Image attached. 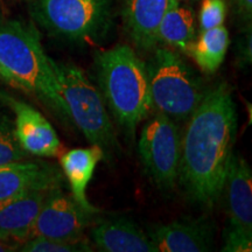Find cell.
I'll list each match as a JSON object with an SVG mask.
<instances>
[{
  "label": "cell",
  "instance_id": "obj_1",
  "mask_svg": "<svg viewBox=\"0 0 252 252\" xmlns=\"http://www.w3.org/2000/svg\"><path fill=\"white\" fill-rule=\"evenodd\" d=\"M237 133V110L226 83L208 89L181 137L179 180L191 202L213 208L222 195Z\"/></svg>",
  "mask_w": 252,
  "mask_h": 252
},
{
  "label": "cell",
  "instance_id": "obj_2",
  "mask_svg": "<svg viewBox=\"0 0 252 252\" xmlns=\"http://www.w3.org/2000/svg\"><path fill=\"white\" fill-rule=\"evenodd\" d=\"M99 93L115 121L130 137L152 111L146 63L127 45L94 55Z\"/></svg>",
  "mask_w": 252,
  "mask_h": 252
},
{
  "label": "cell",
  "instance_id": "obj_3",
  "mask_svg": "<svg viewBox=\"0 0 252 252\" xmlns=\"http://www.w3.org/2000/svg\"><path fill=\"white\" fill-rule=\"evenodd\" d=\"M52 61L33 25L0 20V65L19 82L24 91L34 94L62 118H68Z\"/></svg>",
  "mask_w": 252,
  "mask_h": 252
},
{
  "label": "cell",
  "instance_id": "obj_4",
  "mask_svg": "<svg viewBox=\"0 0 252 252\" xmlns=\"http://www.w3.org/2000/svg\"><path fill=\"white\" fill-rule=\"evenodd\" d=\"M146 69L152 110L176 123L187 122L208 91L202 78L166 47L154 50Z\"/></svg>",
  "mask_w": 252,
  "mask_h": 252
},
{
  "label": "cell",
  "instance_id": "obj_5",
  "mask_svg": "<svg viewBox=\"0 0 252 252\" xmlns=\"http://www.w3.org/2000/svg\"><path fill=\"white\" fill-rule=\"evenodd\" d=\"M52 65L68 118L91 145L99 146L111 158L119 151V144L99 90L75 64L53 60Z\"/></svg>",
  "mask_w": 252,
  "mask_h": 252
},
{
  "label": "cell",
  "instance_id": "obj_6",
  "mask_svg": "<svg viewBox=\"0 0 252 252\" xmlns=\"http://www.w3.org/2000/svg\"><path fill=\"white\" fill-rule=\"evenodd\" d=\"M33 17L53 35L91 42L109 30L111 0H37Z\"/></svg>",
  "mask_w": 252,
  "mask_h": 252
},
{
  "label": "cell",
  "instance_id": "obj_7",
  "mask_svg": "<svg viewBox=\"0 0 252 252\" xmlns=\"http://www.w3.org/2000/svg\"><path fill=\"white\" fill-rule=\"evenodd\" d=\"M138 152L147 176L161 190H172L179 180L181 134L178 123L156 112L141 128Z\"/></svg>",
  "mask_w": 252,
  "mask_h": 252
},
{
  "label": "cell",
  "instance_id": "obj_8",
  "mask_svg": "<svg viewBox=\"0 0 252 252\" xmlns=\"http://www.w3.org/2000/svg\"><path fill=\"white\" fill-rule=\"evenodd\" d=\"M93 215L86 212L74 197L63 193L61 185L55 186L48 191L43 201L32 226L30 237L60 241L82 239L84 230L91 224Z\"/></svg>",
  "mask_w": 252,
  "mask_h": 252
},
{
  "label": "cell",
  "instance_id": "obj_9",
  "mask_svg": "<svg viewBox=\"0 0 252 252\" xmlns=\"http://www.w3.org/2000/svg\"><path fill=\"white\" fill-rule=\"evenodd\" d=\"M147 235L157 252H206L215 244L214 226L204 219L185 217L154 225Z\"/></svg>",
  "mask_w": 252,
  "mask_h": 252
},
{
  "label": "cell",
  "instance_id": "obj_10",
  "mask_svg": "<svg viewBox=\"0 0 252 252\" xmlns=\"http://www.w3.org/2000/svg\"><path fill=\"white\" fill-rule=\"evenodd\" d=\"M1 98L14 111L15 135L25 152L35 157H55L60 152L61 143L54 127L45 116L23 100L4 94Z\"/></svg>",
  "mask_w": 252,
  "mask_h": 252
},
{
  "label": "cell",
  "instance_id": "obj_11",
  "mask_svg": "<svg viewBox=\"0 0 252 252\" xmlns=\"http://www.w3.org/2000/svg\"><path fill=\"white\" fill-rule=\"evenodd\" d=\"M225 193L229 228L252 237V172L247 160L232 153L222 194Z\"/></svg>",
  "mask_w": 252,
  "mask_h": 252
},
{
  "label": "cell",
  "instance_id": "obj_12",
  "mask_svg": "<svg viewBox=\"0 0 252 252\" xmlns=\"http://www.w3.org/2000/svg\"><path fill=\"white\" fill-rule=\"evenodd\" d=\"M52 188L31 189L0 201V237L19 244L26 241Z\"/></svg>",
  "mask_w": 252,
  "mask_h": 252
},
{
  "label": "cell",
  "instance_id": "obj_13",
  "mask_svg": "<svg viewBox=\"0 0 252 252\" xmlns=\"http://www.w3.org/2000/svg\"><path fill=\"white\" fill-rule=\"evenodd\" d=\"M61 174L55 167L45 162L23 161L0 165V201L39 188L61 185Z\"/></svg>",
  "mask_w": 252,
  "mask_h": 252
},
{
  "label": "cell",
  "instance_id": "obj_14",
  "mask_svg": "<svg viewBox=\"0 0 252 252\" xmlns=\"http://www.w3.org/2000/svg\"><path fill=\"white\" fill-rule=\"evenodd\" d=\"M171 0H125L124 24L138 48L151 50L158 45V30Z\"/></svg>",
  "mask_w": 252,
  "mask_h": 252
},
{
  "label": "cell",
  "instance_id": "obj_15",
  "mask_svg": "<svg viewBox=\"0 0 252 252\" xmlns=\"http://www.w3.org/2000/svg\"><path fill=\"white\" fill-rule=\"evenodd\" d=\"M91 239L104 252H157L149 235L130 220H104L91 229Z\"/></svg>",
  "mask_w": 252,
  "mask_h": 252
},
{
  "label": "cell",
  "instance_id": "obj_16",
  "mask_svg": "<svg viewBox=\"0 0 252 252\" xmlns=\"http://www.w3.org/2000/svg\"><path fill=\"white\" fill-rule=\"evenodd\" d=\"M104 158V151L96 145L86 149L70 150L61 157L62 171L70 186L71 196L86 212L91 214H97L98 209L88 200L87 188L97 165Z\"/></svg>",
  "mask_w": 252,
  "mask_h": 252
},
{
  "label": "cell",
  "instance_id": "obj_17",
  "mask_svg": "<svg viewBox=\"0 0 252 252\" xmlns=\"http://www.w3.org/2000/svg\"><path fill=\"white\" fill-rule=\"evenodd\" d=\"M195 18L193 9L171 0L158 30V43L187 53L195 40Z\"/></svg>",
  "mask_w": 252,
  "mask_h": 252
},
{
  "label": "cell",
  "instance_id": "obj_18",
  "mask_svg": "<svg viewBox=\"0 0 252 252\" xmlns=\"http://www.w3.org/2000/svg\"><path fill=\"white\" fill-rule=\"evenodd\" d=\"M229 47V33L226 28L220 26L201 31L200 36L193 41L187 54L191 56L198 68L207 74L219 70L224 61Z\"/></svg>",
  "mask_w": 252,
  "mask_h": 252
},
{
  "label": "cell",
  "instance_id": "obj_19",
  "mask_svg": "<svg viewBox=\"0 0 252 252\" xmlns=\"http://www.w3.org/2000/svg\"><path fill=\"white\" fill-rule=\"evenodd\" d=\"M28 156L17 139L14 122L0 113V165L23 161L27 160Z\"/></svg>",
  "mask_w": 252,
  "mask_h": 252
},
{
  "label": "cell",
  "instance_id": "obj_20",
  "mask_svg": "<svg viewBox=\"0 0 252 252\" xmlns=\"http://www.w3.org/2000/svg\"><path fill=\"white\" fill-rule=\"evenodd\" d=\"M18 251L24 252H89L90 244L83 238L77 241H60L45 237H30L19 245Z\"/></svg>",
  "mask_w": 252,
  "mask_h": 252
},
{
  "label": "cell",
  "instance_id": "obj_21",
  "mask_svg": "<svg viewBox=\"0 0 252 252\" xmlns=\"http://www.w3.org/2000/svg\"><path fill=\"white\" fill-rule=\"evenodd\" d=\"M226 5L224 0H202L198 14L201 31L220 26L224 23Z\"/></svg>",
  "mask_w": 252,
  "mask_h": 252
},
{
  "label": "cell",
  "instance_id": "obj_22",
  "mask_svg": "<svg viewBox=\"0 0 252 252\" xmlns=\"http://www.w3.org/2000/svg\"><path fill=\"white\" fill-rule=\"evenodd\" d=\"M225 243L222 251L226 252H251L252 251V237L245 236L234 230H226Z\"/></svg>",
  "mask_w": 252,
  "mask_h": 252
},
{
  "label": "cell",
  "instance_id": "obj_23",
  "mask_svg": "<svg viewBox=\"0 0 252 252\" xmlns=\"http://www.w3.org/2000/svg\"><path fill=\"white\" fill-rule=\"evenodd\" d=\"M238 14L244 20H250L252 14V0H235Z\"/></svg>",
  "mask_w": 252,
  "mask_h": 252
},
{
  "label": "cell",
  "instance_id": "obj_24",
  "mask_svg": "<svg viewBox=\"0 0 252 252\" xmlns=\"http://www.w3.org/2000/svg\"><path fill=\"white\" fill-rule=\"evenodd\" d=\"M0 81H2L6 84H8V86L15 88V89L24 90L23 87H21L20 84H19V82L15 80V78L12 76V75L9 74V72L6 70L5 68H2L1 65H0Z\"/></svg>",
  "mask_w": 252,
  "mask_h": 252
},
{
  "label": "cell",
  "instance_id": "obj_25",
  "mask_svg": "<svg viewBox=\"0 0 252 252\" xmlns=\"http://www.w3.org/2000/svg\"><path fill=\"white\" fill-rule=\"evenodd\" d=\"M19 243L17 242L7 241V239H4L0 237V252H11V251H18L19 249Z\"/></svg>",
  "mask_w": 252,
  "mask_h": 252
},
{
  "label": "cell",
  "instance_id": "obj_26",
  "mask_svg": "<svg viewBox=\"0 0 252 252\" xmlns=\"http://www.w3.org/2000/svg\"><path fill=\"white\" fill-rule=\"evenodd\" d=\"M179 1H196V0H179Z\"/></svg>",
  "mask_w": 252,
  "mask_h": 252
}]
</instances>
